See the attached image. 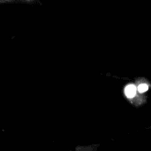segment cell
Masks as SVG:
<instances>
[{
	"label": "cell",
	"mask_w": 151,
	"mask_h": 151,
	"mask_svg": "<svg viewBox=\"0 0 151 151\" xmlns=\"http://www.w3.org/2000/svg\"><path fill=\"white\" fill-rule=\"evenodd\" d=\"M136 92H137L136 86L134 85H128L125 88V94L129 99L134 98L135 96V94H136Z\"/></svg>",
	"instance_id": "6da1fadb"
},
{
	"label": "cell",
	"mask_w": 151,
	"mask_h": 151,
	"mask_svg": "<svg viewBox=\"0 0 151 151\" xmlns=\"http://www.w3.org/2000/svg\"><path fill=\"white\" fill-rule=\"evenodd\" d=\"M148 89H149V85H146V84H142V85H140L138 86V91H139V93H143L147 92Z\"/></svg>",
	"instance_id": "7a4b0ae2"
}]
</instances>
